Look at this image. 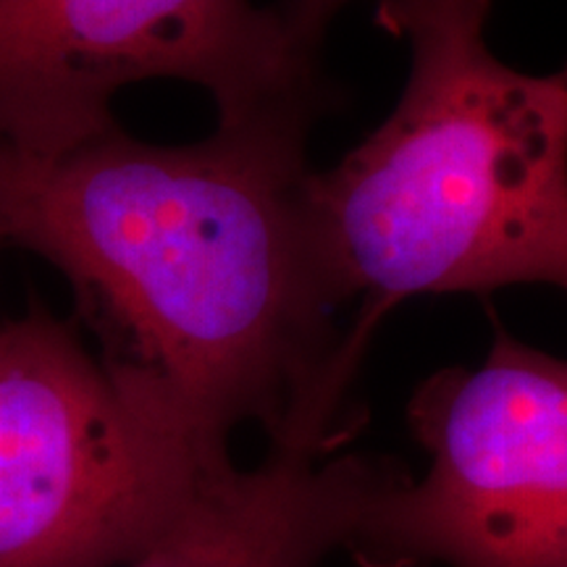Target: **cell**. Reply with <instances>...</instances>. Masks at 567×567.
I'll return each mask as SVG.
<instances>
[{"label": "cell", "instance_id": "cell-2", "mask_svg": "<svg viewBox=\"0 0 567 567\" xmlns=\"http://www.w3.org/2000/svg\"><path fill=\"white\" fill-rule=\"evenodd\" d=\"M488 0H379L413 48L392 116L308 176V213L339 308L375 321L415 295L549 284L567 292V71L526 74L488 51Z\"/></svg>", "mask_w": 567, "mask_h": 567}, {"label": "cell", "instance_id": "cell-3", "mask_svg": "<svg viewBox=\"0 0 567 567\" xmlns=\"http://www.w3.org/2000/svg\"><path fill=\"white\" fill-rule=\"evenodd\" d=\"M224 460L45 310L0 329V567H122Z\"/></svg>", "mask_w": 567, "mask_h": 567}, {"label": "cell", "instance_id": "cell-5", "mask_svg": "<svg viewBox=\"0 0 567 567\" xmlns=\"http://www.w3.org/2000/svg\"><path fill=\"white\" fill-rule=\"evenodd\" d=\"M410 423L423 481L394 476L354 551L368 567H567V363L496 334L478 368L429 379Z\"/></svg>", "mask_w": 567, "mask_h": 567}, {"label": "cell", "instance_id": "cell-8", "mask_svg": "<svg viewBox=\"0 0 567 567\" xmlns=\"http://www.w3.org/2000/svg\"><path fill=\"white\" fill-rule=\"evenodd\" d=\"M3 243H9V239H6V234H3V226H0V247H3Z\"/></svg>", "mask_w": 567, "mask_h": 567}, {"label": "cell", "instance_id": "cell-4", "mask_svg": "<svg viewBox=\"0 0 567 567\" xmlns=\"http://www.w3.org/2000/svg\"><path fill=\"white\" fill-rule=\"evenodd\" d=\"M195 82L218 122L305 118L318 51L250 0H0V151L51 161L116 126L126 84Z\"/></svg>", "mask_w": 567, "mask_h": 567}, {"label": "cell", "instance_id": "cell-1", "mask_svg": "<svg viewBox=\"0 0 567 567\" xmlns=\"http://www.w3.org/2000/svg\"><path fill=\"white\" fill-rule=\"evenodd\" d=\"M308 126L151 145L116 124L51 161L0 151L6 239L66 276L101 363L208 442L258 421L326 450L358 365L310 229Z\"/></svg>", "mask_w": 567, "mask_h": 567}, {"label": "cell", "instance_id": "cell-6", "mask_svg": "<svg viewBox=\"0 0 567 567\" xmlns=\"http://www.w3.org/2000/svg\"><path fill=\"white\" fill-rule=\"evenodd\" d=\"M392 476L308 446H274L252 471L224 460L122 567H313L329 549H354Z\"/></svg>", "mask_w": 567, "mask_h": 567}, {"label": "cell", "instance_id": "cell-7", "mask_svg": "<svg viewBox=\"0 0 567 567\" xmlns=\"http://www.w3.org/2000/svg\"><path fill=\"white\" fill-rule=\"evenodd\" d=\"M347 3H352V0H281L279 11L284 21L289 24V30H292L305 45L318 51V42H321L329 21L334 19Z\"/></svg>", "mask_w": 567, "mask_h": 567}]
</instances>
